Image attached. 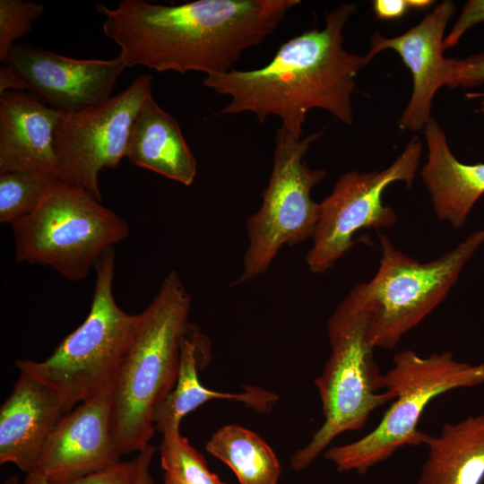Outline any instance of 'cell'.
Listing matches in <instances>:
<instances>
[{"label": "cell", "instance_id": "cell-1", "mask_svg": "<svg viewBox=\"0 0 484 484\" xmlns=\"http://www.w3.org/2000/svg\"><path fill=\"white\" fill-rule=\"evenodd\" d=\"M299 0H196L175 5L123 0L97 4L107 37L121 48L127 68L195 71L233 68L243 52L269 37Z\"/></svg>", "mask_w": 484, "mask_h": 484}, {"label": "cell", "instance_id": "cell-2", "mask_svg": "<svg viewBox=\"0 0 484 484\" xmlns=\"http://www.w3.org/2000/svg\"><path fill=\"white\" fill-rule=\"evenodd\" d=\"M356 9L350 3L326 11L324 29L290 39L260 68L206 75L204 86L230 97L220 113L251 112L261 123L277 116L281 126L297 139L302 138L307 114L313 108L351 125L355 79L366 64L364 56L344 48L342 30Z\"/></svg>", "mask_w": 484, "mask_h": 484}, {"label": "cell", "instance_id": "cell-3", "mask_svg": "<svg viewBox=\"0 0 484 484\" xmlns=\"http://www.w3.org/2000/svg\"><path fill=\"white\" fill-rule=\"evenodd\" d=\"M191 298L176 271L163 279L140 313L130 346L111 385V431L120 455L151 439L155 408L174 389L181 345L190 324Z\"/></svg>", "mask_w": 484, "mask_h": 484}, {"label": "cell", "instance_id": "cell-4", "mask_svg": "<svg viewBox=\"0 0 484 484\" xmlns=\"http://www.w3.org/2000/svg\"><path fill=\"white\" fill-rule=\"evenodd\" d=\"M371 310L353 291L341 300L327 321L331 353L315 380L324 423L311 440L290 457L293 470L307 468L331 443L347 431L362 429L377 408L393 402L369 340Z\"/></svg>", "mask_w": 484, "mask_h": 484}, {"label": "cell", "instance_id": "cell-5", "mask_svg": "<svg viewBox=\"0 0 484 484\" xmlns=\"http://www.w3.org/2000/svg\"><path fill=\"white\" fill-rule=\"evenodd\" d=\"M116 252L108 248L96 271L90 312L42 361L17 359L16 367L51 388L69 412L111 387L135 333L140 315L125 312L113 292Z\"/></svg>", "mask_w": 484, "mask_h": 484}, {"label": "cell", "instance_id": "cell-6", "mask_svg": "<svg viewBox=\"0 0 484 484\" xmlns=\"http://www.w3.org/2000/svg\"><path fill=\"white\" fill-rule=\"evenodd\" d=\"M393 362L383 385L395 398L377 426L352 443L324 451V459L338 471L365 474L400 448L424 445L428 434L419 429V423L429 402L454 389L484 385V362L459 361L450 351L422 357L404 350Z\"/></svg>", "mask_w": 484, "mask_h": 484}, {"label": "cell", "instance_id": "cell-7", "mask_svg": "<svg viewBox=\"0 0 484 484\" xmlns=\"http://www.w3.org/2000/svg\"><path fill=\"white\" fill-rule=\"evenodd\" d=\"M18 263L84 280L103 253L125 239L129 225L86 190L54 180L37 209L13 226Z\"/></svg>", "mask_w": 484, "mask_h": 484}, {"label": "cell", "instance_id": "cell-8", "mask_svg": "<svg viewBox=\"0 0 484 484\" xmlns=\"http://www.w3.org/2000/svg\"><path fill=\"white\" fill-rule=\"evenodd\" d=\"M379 238L382 256L376 275L351 290L371 310L370 342L391 350L445 300L466 262L484 242V229L427 263L397 249L387 236L380 234Z\"/></svg>", "mask_w": 484, "mask_h": 484}, {"label": "cell", "instance_id": "cell-9", "mask_svg": "<svg viewBox=\"0 0 484 484\" xmlns=\"http://www.w3.org/2000/svg\"><path fill=\"white\" fill-rule=\"evenodd\" d=\"M322 132L297 139L280 126L276 132L273 164L262 193V204L246 220L248 246L240 284L264 273L284 245L312 238L320 218V203L312 189L325 177L323 169H311L304 160Z\"/></svg>", "mask_w": 484, "mask_h": 484}, {"label": "cell", "instance_id": "cell-10", "mask_svg": "<svg viewBox=\"0 0 484 484\" xmlns=\"http://www.w3.org/2000/svg\"><path fill=\"white\" fill-rule=\"evenodd\" d=\"M152 75L141 73L103 102L78 112L59 111L54 133L58 179L101 201L99 174L125 158L135 117L151 96Z\"/></svg>", "mask_w": 484, "mask_h": 484}, {"label": "cell", "instance_id": "cell-11", "mask_svg": "<svg viewBox=\"0 0 484 484\" xmlns=\"http://www.w3.org/2000/svg\"><path fill=\"white\" fill-rule=\"evenodd\" d=\"M422 144L413 137L402 152L381 171L342 175L332 193L320 203V218L306 261L313 273L321 274L351 249L354 235L363 229L390 228L396 214L383 203L384 190L396 181L411 186L419 164Z\"/></svg>", "mask_w": 484, "mask_h": 484}, {"label": "cell", "instance_id": "cell-12", "mask_svg": "<svg viewBox=\"0 0 484 484\" xmlns=\"http://www.w3.org/2000/svg\"><path fill=\"white\" fill-rule=\"evenodd\" d=\"M4 64L17 72L31 94L65 112H78L110 98L127 68L119 56L109 60L78 59L29 43H15Z\"/></svg>", "mask_w": 484, "mask_h": 484}, {"label": "cell", "instance_id": "cell-13", "mask_svg": "<svg viewBox=\"0 0 484 484\" xmlns=\"http://www.w3.org/2000/svg\"><path fill=\"white\" fill-rule=\"evenodd\" d=\"M111 431V388L66 413L47 439L34 471L68 480L120 462Z\"/></svg>", "mask_w": 484, "mask_h": 484}, {"label": "cell", "instance_id": "cell-14", "mask_svg": "<svg viewBox=\"0 0 484 484\" xmlns=\"http://www.w3.org/2000/svg\"><path fill=\"white\" fill-rule=\"evenodd\" d=\"M454 11V2L444 1L419 24L399 36L385 38L380 32L371 35L369 50L364 56L366 65L378 53L393 49L412 75V93L398 121L402 130L424 129L431 117L435 94L446 85L448 58L444 56V35Z\"/></svg>", "mask_w": 484, "mask_h": 484}, {"label": "cell", "instance_id": "cell-15", "mask_svg": "<svg viewBox=\"0 0 484 484\" xmlns=\"http://www.w3.org/2000/svg\"><path fill=\"white\" fill-rule=\"evenodd\" d=\"M58 115L30 92L0 94V173L22 171L58 179L54 150Z\"/></svg>", "mask_w": 484, "mask_h": 484}, {"label": "cell", "instance_id": "cell-16", "mask_svg": "<svg viewBox=\"0 0 484 484\" xmlns=\"http://www.w3.org/2000/svg\"><path fill=\"white\" fill-rule=\"evenodd\" d=\"M66 413L51 388L21 372L0 407V464L34 471L47 439Z\"/></svg>", "mask_w": 484, "mask_h": 484}, {"label": "cell", "instance_id": "cell-17", "mask_svg": "<svg viewBox=\"0 0 484 484\" xmlns=\"http://www.w3.org/2000/svg\"><path fill=\"white\" fill-rule=\"evenodd\" d=\"M210 341L190 324L181 345L177 380L171 393L155 408L152 422L161 434L179 430L181 419L202 404L214 399L242 402L259 413H268L278 395L259 386L247 385L242 393L210 390L201 385L197 370L209 358Z\"/></svg>", "mask_w": 484, "mask_h": 484}, {"label": "cell", "instance_id": "cell-18", "mask_svg": "<svg viewBox=\"0 0 484 484\" xmlns=\"http://www.w3.org/2000/svg\"><path fill=\"white\" fill-rule=\"evenodd\" d=\"M428 159L420 175L437 218L461 228L484 194V163L465 164L452 153L446 135L434 117L424 129Z\"/></svg>", "mask_w": 484, "mask_h": 484}, {"label": "cell", "instance_id": "cell-19", "mask_svg": "<svg viewBox=\"0 0 484 484\" xmlns=\"http://www.w3.org/2000/svg\"><path fill=\"white\" fill-rule=\"evenodd\" d=\"M125 158L185 186L193 184L196 160L187 145L177 121L150 96L134 122Z\"/></svg>", "mask_w": 484, "mask_h": 484}, {"label": "cell", "instance_id": "cell-20", "mask_svg": "<svg viewBox=\"0 0 484 484\" xmlns=\"http://www.w3.org/2000/svg\"><path fill=\"white\" fill-rule=\"evenodd\" d=\"M418 484H482L484 413L446 422L437 436L428 435Z\"/></svg>", "mask_w": 484, "mask_h": 484}, {"label": "cell", "instance_id": "cell-21", "mask_svg": "<svg viewBox=\"0 0 484 484\" xmlns=\"http://www.w3.org/2000/svg\"><path fill=\"white\" fill-rule=\"evenodd\" d=\"M235 473L239 484H277L281 468L271 446L256 433L229 424L220 428L205 446Z\"/></svg>", "mask_w": 484, "mask_h": 484}, {"label": "cell", "instance_id": "cell-22", "mask_svg": "<svg viewBox=\"0 0 484 484\" xmlns=\"http://www.w3.org/2000/svg\"><path fill=\"white\" fill-rule=\"evenodd\" d=\"M53 181L30 172L0 173V222L13 226L32 213Z\"/></svg>", "mask_w": 484, "mask_h": 484}, {"label": "cell", "instance_id": "cell-23", "mask_svg": "<svg viewBox=\"0 0 484 484\" xmlns=\"http://www.w3.org/2000/svg\"><path fill=\"white\" fill-rule=\"evenodd\" d=\"M160 465L165 476L181 484H226L210 471L204 458L179 430L162 434Z\"/></svg>", "mask_w": 484, "mask_h": 484}, {"label": "cell", "instance_id": "cell-24", "mask_svg": "<svg viewBox=\"0 0 484 484\" xmlns=\"http://www.w3.org/2000/svg\"><path fill=\"white\" fill-rule=\"evenodd\" d=\"M44 13V5L32 1H0V62L4 64L14 40L26 36Z\"/></svg>", "mask_w": 484, "mask_h": 484}, {"label": "cell", "instance_id": "cell-25", "mask_svg": "<svg viewBox=\"0 0 484 484\" xmlns=\"http://www.w3.org/2000/svg\"><path fill=\"white\" fill-rule=\"evenodd\" d=\"M484 82V52L464 59H448L446 86L476 87Z\"/></svg>", "mask_w": 484, "mask_h": 484}, {"label": "cell", "instance_id": "cell-26", "mask_svg": "<svg viewBox=\"0 0 484 484\" xmlns=\"http://www.w3.org/2000/svg\"><path fill=\"white\" fill-rule=\"evenodd\" d=\"M135 462H119L101 471L68 480H50L52 484H134Z\"/></svg>", "mask_w": 484, "mask_h": 484}, {"label": "cell", "instance_id": "cell-27", "mask_svg": "<svg viewBox=\"0 0 484 484\" xmlns=\"http://www.w3.org/2000/svg\"><path fill=\"white\" fill-rule=\"evenodd\" d=\"M484 22V0H470L462 7L451 31L445 37L444 48L455 46L462 36L472 26Z\"/></svg>", "mask_w": 484, "mask_h": 484}, {"label": "cell", "instance_id": "cell-28", "mask_svg": "<svg viewBox=\"0 0 484 484\" xmlns=\"http://www.w3.org/2000/svg\"><path fill=\"white\" fill-rule=\"evenodd\" d=\"M409 7L408 0H376L373 2L375 14L380 20L401 18Z\"/></svg>", "mask_w": 484, "mask_h": 484}, {"label": "cell", "instance_id": "cell-29", "mask_svg": "<svg viewBox=\"0 0 484 484\" xmlns=\"http://www.w3.org/2000/svg\"><path fill=\"white\" fill-rule=\"evenodd\" d=\"M155 453V449L148 444L139 451L135 462V476L134 484H154L151 475V462Z\"/></svg>", "mask_w": 484, "mask_h": 484}, {"label": "cell", "instance_id": "cell-30", "mask_svg": "<svg viewBox=\"0 0 484 484\" xmlns=\"http://www.w3.org/2000/svg\"><path fill=\"white\" fill-rule=\"evenodd\" d=\"M26 86L17 73L9 65L2 64L0 67V94L6 91H23Z\"/></svg>", "mask_w": 484, "mask_h": 484}, {"label": "cell", "instance_id": "cell-31", "mask_svg": "<svg viewBox=\"0 0 484 484\" xmlns=\"http://www.w3.org/2000/svg\"><path fill=\"white\" fill-rule=\"evenodd\" d=\"M22 484H52L48 478L45 475L38 472L32 471L25 474L24 480Z\"/></svg>", "mask_w": 484, "mask_h": 484}, {"label": "cell", "instance_id": "cell-32", "mask_svg": "<svg viewBox=\"0 0 484 484\" xmlns=\"http://www.w3.org/2000/svg\"><path fill=\"white\" fill-rule=\"evenodd\" d=\"M410 7L425 8L429 6L434 1L429 0H408Z\"/></svg>", "mask_w": 484, "mask_h": 484}, {"label": "cell", "instance_id": "cell-33", "mask_svg": "<svg viewBox=\"0 0 484 484\" xmlns=\"http://www.w3.org/2000/svg\"><path fill=\"white\" fill-rule=\"evenodd\" d=\"M4 484H20L19 478L16 475L9 477Z\"/></svg>", "mask_w": 484, "mask_h": 484}, {"label": "cell", "instance_id": "cell-34", "mask_svg": "<svg viewBox=\"0 0 484 484\" xmlns=\"http://www.w3.org/2000/svg\"><path fill=\"white\" fill-rule=\"evenodd\" d=\"M163 480H164V484H181L177 481H175L173 480H171L170 478L167 477V476H163Z\"/></svg>", "mask_w": 484, "mask_h": 484}]
</instances>
